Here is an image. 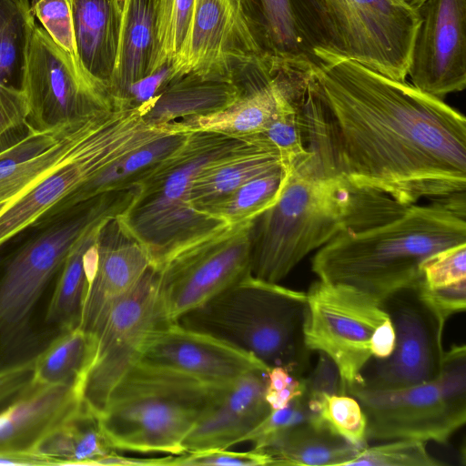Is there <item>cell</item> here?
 Masks as SVG:
<instances>
[{"label": "cell", "instance_id": "obj_1", "mask_svg": "<svg viewBox=\"0 0 466 466\" xmlns=\"http://www.w3.org/2000/svg\"><path fill=\"white\" fill-rule=\"evenodd\" d=\"M323 169L402 206L466 189V119L410 83L325 52L301 106Z\"/></svg>", "mask_w": 466, "mask_h": 466}, {"label": "cell", "instance_id": "obj_2", "mask_svg": "<svg viewBox=\"0 0 466 466\" xmlns=\"http://www.w3.org/2000/svg\"><path fill=\"white\" fill-rule=\"evenodd\" d=\"M284 170L277 201L251 228V275L269 282L279 283L341 231L385 221L403 208L383 193L356 188L327 173L311 151Z\"/></svg>", "mask_w": 466, "mask_h": 466}, {"label": "cell", "instance_id": "obj_3", "mask_svg": "<svg viewBox=\"0 0 466 466\" xmlns=\"http://www.w3.org/2000/svg\"><path fill=\"white\" fill-rule=\"evenodd\" d=\"M465 192L406 206L372 226L341 231L315 254L319 279L357 288L383 300L414 288L437 253L466 243Z\"/></svg>", "mask_w": 466, "mask_h": 466}, {"label": "cell", "instance_id": "obj_4", "mask_svg": "<svg viewBox=\"0 0 466 466\" xmlns=\"http://www.w3.org/2000/svg\"><path fill=\"white\" fill-rule=\"evenodd\" d=\"M261 134L237 137L194 131L137 184L127 208L117 216L147 249L157 268L177 252L228 227L190 205L191 184L209 163L242 150Z\"/></svg>", "mask_w": 466, "mask_h": 466}, {"label": "cell", "instance_id": "obj_5", "mask_svg": "<svg viewBox=\"0 0 466 466\" xmlns=\"http://www.w3.org/2000/svg\"><path fill=\"white\" fill-rule=\"evenodd\" d=\"M228 384L138 362L109 395L100 426L114 451L181 455L187 436Z\"/></svg>", "mask_w": 466, "mask_h": 466}, {"label": "cell", "instance_id": "obj_6", "mask_svg": "<svg viewBox=\"0 0 466 466\" xmlns=\"http://www.w3.org/2000/svg\"><path fill=\"white\" fill-rule=\"evenodd\" d=\"M306 292L246 276L177 321L222 338L298 377L310 369L304 340Z\"/></svg>", "mask_w": 466, "mask_h": 466}, {"label": "cell", "instance_id": "obj_7", "mask_svg": "<svg viewBox=\"0 0 466 466\" xmlns=\"http://www.w3.org/2000/svg\"><path fill=\"white\" fill-rule=\"evenodd\" d=\"M106 216L91 202L22 247L0 271V368L37 357L56 338L37 323L39 308L69 250Z\"/></svg>", "mask_w": 466, "mask_h": 466}, {"label": "cell", "instance_id": "obj_8", "mask_svg": "<svg viewBox=\"0 0 466 466\" xmlns=\"http://www.w3.org/2000/svg\"><path fill=\"white\" fill-rule=\"evenodd\" d=\"M367 417V440L445 444L466 421V348L444 351L433 380L390 390L351 389Z\"/></svg>", "mask_w": 466, "mask_h": 466}, {"label": "cell", "instance_id": "obj_9", "mask_svg": "<svg viewBox=\"0 0 466 466\" xmlns=\"http://www.w3.org/2000/svg\"><path fill=\"white\" fill-rule=\"evenodd\" d=\"M146 107L115 106L58 166L0 215V247L35 225L113 161L163 130L144 121Z\"/></svg>", "mask_w": 466, "mask_h": 466}, {"label": "cell", "instance_id": "obj_10", "mask_svg": "<svg viewBox=\"0 0 466 466\" xmlns=\"http://www.w3.org/2000/svg\"><path fill=\"white\" fill-rule=\"evenodd\" d=\"M328 52L406 81L420 10L406 0H324Z\"/></svg>", "mask_w": 466, "mask_h": 466}, {"label": "cell", "instance_id": "obj_11", "mask_svg": "<svg viewBox=\"0 0 466 466\" xmlns=\"http://www.w3.org/2000/svg\"><path fill=\"white\" fill-rule=\"evenodd\" d=\"M252 223L228 226L157 268L161 323L177 321L251 274Z\"/></svg>", "mask_w": 466, "mask_h": 466}, {"label": "cell", "instance_id": "obj_12", "mask_svg": "<svg viewBox=\"0 0 466 466\" xmlns=\"http://www.w3.org/2000/svg\"><path fill=\"white\" fill-rule=\"evenodd\" d=\"M266 54L248 0H195L169 82L186 76L234 82L237 67L247 71Z\"/></svg>", "mask_w": 466, "mask_h": 466}, {"label": "cell", "instance_id": "obj_13", "mask_svg": "<svg viewBox=\"0 0 466 466\" xmlns=\"http://www.w3.org/2000/svg\"><path fill=\"white\" fill-rule=\"evenodd\" d=\"M306 295L305 344L332 360L342 392L348 394L359 384L361 370L371 358L373 331L389 315L382 300L350 285L319 279Z\"/></svg>", "mask_w": 466, "mask_h": 466}, {"label": "cell", "instance_id": "obj_14", "mask_svg": "<svg viewBox=\"0 0 466 466\" xmlns=\"http://www.w3.org/2000/svg\"><path fill=\"white\" fill-rule=\"evenodd\" d=\"M21 90L26 128L46 131L86 119L115 106L108 85L88 74L40 25L30 42Z\"/></svg>", "mask_w": 466, "mask_h": 466}, {"label": "cell", "instance_id": "obj_15", "mask_svg": "<svg viewBox=\"0 0 466 466\" xmlns=\"http://www.w3.org/2000/svg\"><path fill=\"white\" fill-rule=\"evenodd\" d=\"M159 324L158 273L151 266L112 307L93 336L95 350L81 399L95 414L101 413L116 384L140 361L149 336Z\"/></svg>", "mask_w": 466, "mask_h": 466}, {"label": "cell", "instance_id": "obj_16", "mask_svg": "<svg viewBox=\"0 0 466 466\" xmlns=\"http://www.w3.org/2000/svg\"><path fill=\"white\" fill-rule=\"evenodd\" d=\"M382 303L394 327L395 347L386 359L370 358L355 387L390 390L436 379L445 351V324L423 301L416 288L398 290Z\"/></svg>", "mask_w": 466, "mask_h": 466}, {"label": "cell", "instance_id": "obj_17", "mask_svg": "<svg viewBox=\"0 0 466 466\" xmlns=\"http://www.w3.org/2000/svg\"><path fill=\"white\" fill-rule=\"evenodd\" d=\"M408 70L410 84L443 99L466 86V0H426Z\"/></svg>", "mask_w": 466, "mask_h": 466}, {"label": "cell", "instance_id": "obj_18", "mask_svg": "<svg viewBox=\"0 0 466 466\" xmlns=\"http://www.w3.org/2000/svg\"><path fill=\"white\" fill-rule=\"evenodd\" d=\"M139 362L215 384L231 383L248 372L269 370L250 352L178 321L161 323L153 330Z\"/></svg>", "mask_w": 466, "mask_h": 466}, {"label": "cell", "instance_id": "obj_19", "mask_svg": "<svg viewBox=\"0 0 466 466\" xmlns=\"http://www.w3.org/2000/svg\"><path fill=\"white\" fill-rule=\"evenodd\" d=\"M151 266L147 249L117 216L107 218L97 236L96 265L80 327L94 336L112 307L137 285Z\"/></svg>", "mask_w": 466, "mask_h": 466}, {"label": "cell", "instance_id": "obj_20", "mask_svg": "<svg viewBox=\"0 0 466 466\" xmlns=\"http://www.w3.org/2000/svg\"><path fill=\"white\" fill-rule=\"evenodd\" d=\"M107 112L55 129L27 128L24 137L1 149L0 215L35 182L66 159Z\"/></svg>", "mask_w": 466, "mask_h": 466}, {"label": "cell", "instance_id": "obj_21", "mask_svg": "<svg viewBox=\"0 0 466 466\" xmlns=\"http://www.w3.org/2000/svg\"><path fill=\"white\" fill-rule=\"evenodd\" d=\"M266 373L250 371L228 384L187 436L185 451L228 449L247 441L271 411L265 396Z\"/></svg>", "mask_w": 466, "mask_h": 466}, {"label": "cell", "instance_id": "obj_22", "mask_svg": "<svg viewBox=\"0 0 466 466\" xmlns=\"http://www.w3.org/2000/svg\"><path fill=\"white\" fill-rule=\"evenodd\" d=\"M82 403L73 386L32 384L0 411V453L35 456L38 443L74 415Z\"/></svg>", "mask_w": 466, "mask_h": 466}, {"label": "cell", "instance_id": "obj_23", "mask_svg": "<svg viewBox=\"0 0 466 466\" xmlns=\"http://www.w3.org/2000/svg\"><path fill=\"white\" fill-rule=\"evenodd\" d=\"M268 54L308 57L328 51L324 0H248Z\"/></svg>", "mask_w": 466, "mask_h": 466}, {"label": "cell", "instance_id": "obj_24", "mask_svg": "<svg viewBox=\"0 0 466 466\" xmlns=\"http://www.w3.org/2000/svg\"><path fill=\"white\" fill-rule=\"evenodd\" d=\"M283 167L279 149L263 134L253 144L207 165L191 184L190 205L203 212L248 180Z\"/></svg>", "mask_w": 466, "mask_h": 466}, {"label": "cell", "instance_id": "obj_25", "mask_svg": "<svg viewBox=\"0 0 466 466\" xmlns=\"http://www.w3.org/2000/svg\"><path fill=\"white\" fill-rule=\"evenodd\" d=\"M71 3L79 61L88 74L108 85L120 41L118 2L71 0Z\"/></svg>", "mask_w": 466, "mask_h": 466}, {"label": "cell", "instance_id": "obj_26", "mask_svg": "<svg viewBox=\"0 0 466 466\" xmlns=\"http://www.w3.org/2000/svg\"><path fill=\"white\" fill-rule=\"evenodd\" d=\"M162 130L103 168L51 212L76 208L108 192L137 187L160 161L184 144L190 133Z\"/></svg>", "mask_w": 466, "mask_h": 466}, {"label": "cell", "instance_id": "obj_27", "mask_svg": "<svg viewBox=\"0 0 466 466\" xmlns=\"http://www.w3.org/2000/svg\"><path fill=\"white\" fill-rule=\"evenodd\" d=\"M107 218L91 226L76 240L57 274L45 316L46 329L56 336L81 324L84 304L94 271L88 251Z\"/></svg>", "mask_w": 466, "mask_h": 466}, {"label": "cell", "instance_id": "obj_28", "mask_svg": "<svg viewBox=\"0 0 466 466\" xmlns=\"http://www.w3.org/2000/svg\"><path fill=\"white\" fill-rule=\"evenodd\" d=\"M242 92L234 82L182 77L169 82L148 101L144 121L156 127L186 117L208 116L234 103Z\"/></svg>", "mask_w": 466, "mask_h": 466}, {"label": "cell", "instance_id": "obj_29", "mask_svg": "<svg viewBox=\"0 0 466 466\" xmlns=\"http://www.w3.org/2000/svg\"><path fill=\"white\" fill-rule=\"evenodd\" d=\"M154 36V0H130L108 82L113 104L124 96L131 85L148 76Z\"/></svg>", "mask_w": 466, "mask_h": 466}, {"label": "cell", "instance_id": "obj_30", "mask_svg": "<svg viewBox=\"0 0 466 466\" xmlns=\"http://www.w3.org/2000/svg\"><path fill=\"white\" fill-rule=\"evenodd\" d=\"M360 450L318 419L297 425L263 451L275 465L347 466Z\"/></svg>", "mask_w": 466, "mask_h": 466}, {"label": "cell", "instance_id": "obj_31", "mask_svg": "<svg viewBox=\"0 0 466 466\" xmlns=\"http://www.w3.org/2000/svg\"><path fill=\"white\" fill-rule=\"evenodd\" d=\"M94 350V337L80 326L60 333L36 357L33 384L73 386L81 396Z\"/></svg>", "mask_w": 466, "mask_h": 466}, {"label": "cell", "instance_id": "obj_32", "mask_svg": "<svg viewBox=\"0 0 466 466\" xmlns=\"http://www.w3.org/2000/svg\"><path fill=\"white\" fill-rule=\"evenodd\" d=\"M36 24L29 0H0V83L21 90Z\"/></svg>", "mask_w": 466, "mask_h": 466}, {"label": "cell", "instance_id": "obj_33", "mask_svg": "<svg viewBox=\"0 0 466 466\" xmlns=\"http://www.w3.org/2000/svg\"><path fill=\"white\" fill-rule=\"evenodd\" d=\"M285 175L286 171L280 167L258 176L207 208L204 213L228 226L252 220L277 201Z\"/></svg>", "mask_w": 466, "mask_h": 466}, {"label": "cell", "instance_id": "obj_34", "mask_svg": "<svg viewBox=\"0 0 466 466\" xmlns=\"http://www.w3.org/2000/svg\"><path fill=\"white\" fill-rule=\"evenodd\" d=\"M61 430L65 465H102L104 460L115 451L106 440L98 416L84 403Z\"/></svg>", "mask_w": 466, "mask_h": 466}, {"label": "cell", "instance_id": "obj_35", "mask_svg": "<svg viewBox=\"0 0 466 466\" xmlns=\"http://www.w3.org/2000/svg\"><path fill=\"white\" fill-rule=\"evenodd\" d=\"M195 0H154L155 36L149 75L170 66L186 34Z\"/></svg>", "mask_w": 466, "mask_h": 466}, {"label": "cell", "instance_id": "obj_36", "mask_svg": "<svg viewBox=\"0 0 466 466\" xmlns=\"http://www.w3.org/2000/svg\"><path fill=\"white\" fill-rule=\"evenodd\" d=\"M309 83L280 102L263 133L279 149L284 169L291 167L309 153L305 146L300 111Z\"/></svg>", "mask_w": 466, "mask_h": 466}, {"label": "cell", "instance_id": "obj_37", "mask_svg": "<svg viewBox=\"0 0 466 466\" xmlns=\"http://www.w3.org/2000/svg\"><path fill=\"white\" fill-rule=\"evenodd\" d=\"M318 418L332 432L353 446L362 449L368 445L367 417L360 403L353 396L325 395Z\"/></svg>", "mask_w": 466, "mask_h": 466}, {"label": "cell", "instance_id": "obj_38", "mask_svg": "<svg viewBox=\"0 0 466 466\" xmlns=\"http://www.w3.org/2000/svg\"><path fill=\"white\" fill-rule=\"evenodd\" d=\"M426 442L415 440H392L386 443L366 446L348 462L363 466H441L443 463L431 456Z\"/></svg>", "mask_w": 466, "mask_h": 466}, {"label": "cell", "instance_id": "obj_39", "mask_svg": "<svg viewBox=\"0 0 466 466\" xmlns=\"http://www.w3.org/2000/svg\"><path fill=\"white\" fill-rule=\"evenodd\" d=\"M30 5L53 42L84 69L77 55L71 0H31Z\"/></svg>", "mask_w": 466, "mask_h": 466}, {"label": "cell", "instance_id": "obj_40", "mask_svg": "<svg viewBox=\"0 0 466 466\" xmlns=\"http://www.w3.org/2000/svg\"><path fill=\"white\" fill-rule=\"evenodd\" d=\"M318 419V414L311 410L303 394L282 409L271 410L248 436L247 441H251L254 449L264 451L297 425Z\"/></svg>", "mask_w": 466, "mask_h": 466}, {"label": "cell", "instance_id": "obj_41", "mask_svg": "<svg viewBox=\"0 0 466 466\" xmlns=\"http://www.w3.org/2000/svg\"><path fill=\"white\" fill-rule=\"evenodd\" d=\"M466 282V243L446 248L422 267L421 279L414 288L437 290Z\"/></svg>", "mask_w": 466, "mask_h": 466}, {"label": "cell", "instance_id": "obj_42", "mask_svg": "<svg viewBox=\"0 0 466 466\" xmlns=\"http://www.w3.org/2000/svg\"><path fill=\"white\" fill-rule=\"evenodd\" d=\"M171 465L261 466L275 465V461L267 452L254 448L242 452L228 449H209L174 456Z\"/></svg>", "mask_w": 466, "mask_h": 466}, {"label": "cell", "instance_id": "obj_43", "mask_svg": "<svg viewBox=\"0 0 466 466\" xmlns=\"http://www.w3.org/2000/svg\"><path fill=\"white\" fill-rule=\"evenodd\" d=\"M304 394L317 414L325 395L343 394L338 368L323 352L319 351L316 365L305 376Z\"/></svg>", "mask_w": 466, "mask_h": 466}, {"label": "cell", "instance_id": "obj_44", "mask_svg": "<svg viewBox=\"0 0 466 466\" xmlns=\"http://www.w3.org/2000/svg\"><path fill=\"white\" fill-rule=\"evenodd\" d=\"M27 103L22 90L0 83V150L5 141L26 127Z\"/></svg>", "mask_w": 466, "mask_h": 466}, {"label": "cell", "instance_id": "obj_45", "mask_svg": "<svg viewBox=\"0 0 466 466\" xmlns=\"http://www.w3.org/2000/svg\"><path fill=\"white\" fill-rule=\"evenodd\" d=\"M266 377L265 396L271 410L286 407L305 392V377H298L282 367H270Z\"/></svg>", "mask_w": 466, "mask_h": 466}, {"label": "cell", "instance_id": "obj_46", "mask_svg": "<svg viewBox=\"0 0 466 466\" xmlns=\"http://www.w3.org/2000/svg\"><path fill=\"white\" fill-rule=\"evenodd\" d=\"M35 359L36 357L0 368V411L32 386Z\"/></svg>", "mask_w": 466, "mask_h": 466}, {"label": "cell", "instance_id": "obj_47", "mask_svg": "<svg viewBox=\"0 0 466 466\" xmlns=\"http://www.w3.org/2000/svg\"><path fill=\"white\" fill-rule=\"evenodd\" d=\"M395 347V330L390 317L373 331L370 339L371 358L383 360L390 356Z\"/></svg>", "mask_w": 466, "mask_h": 466}, {"label": "cell", "instance_id": "obj_48", "mask_svg": "<svg viewBox=\"0 0 466 466\" xmlns=\"http://www.w3.org/2000/svg\"><path fill=\"white\" fill-rule=\"evenodd\" d=\"M0 465H48L44 460L34 455L0 453Z\"/></svg>", "mask_w": 466, "mask_h": 466}, {"label": "cell", "instance_id": "obj_49", "mask_svg": "<svg viewBox=\"0 0 466 466\" xmlns=\"http://www.w3.org/2000/svg\"><path fill=\"white\" fill-rule=\"evenodd\" d=\"M129 1L130 0H117L119 7L121 9V30H122V26H123L125 18L127 16ZM121 30H120V35H121Z\"/></svg>", "mask_w": 466, "mask_h": 466}, {"label": "cell", "instance_id": "obj_50", "mask_svg": "<svg viewBox=\"0 0 466 466\" xmlns=\"http://www.w3.org/2000/svg\"><path fill=\"white\" fill-rule=\"evenodd\" d=\"M406 1L418 9H420V6L426 2V0H406Z\"/></svg>", "mask_w": 466, "mask_h": 466}]
</instances>
